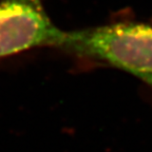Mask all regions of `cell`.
I'll return each mask as SVG.
<instances>
[{
  "mask_svg": "<svg viewBox=\"0 0 152 152\" xmlns=\"http://www.w3.org/2000/svg\"><path fill=\"white\" fill-rule=\"evenodd\" d=\"M60 48L142 78L152 75V24L121 22L64 32Z\"/></svg>",
  "mask_w": 152,
  "mask_h": 152,
  "instance_id": "obj_1",
  "label": "cell"
},
{
  "mask_svg": "<svg viewBox=\"0 0 152 152\" xmlns=\"http://www.w3.org/2000/svg\"><path fill=\"white\" fill-rule=\"evenodd\" d=\"M64 35L41 0L0 1V58L41 45L59 47Z\"/></svg>",
  "mask_w": 152,
  "mask_h": 152,
  "instance_id": "obj_2",
  "label": "cell"
},
{
  "mask_svg": "<svg viewBox=\"0 0 152 152\" xmlns=\"http://www.w3.org/2000/svg\"><path fill=\"white\" fill-rule=\"evenodd\" d=\"M142 80L146 81L148 85H150L152 87V75H149V76H145V77H142Z\"/></svg>",
  "mask_w": 152,
  "mask_h": 152,
  "instance_id": "obj_3",
  "label": "cell"
}]
</instances>
